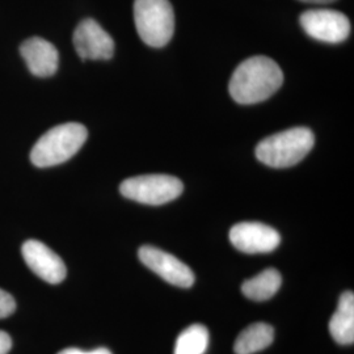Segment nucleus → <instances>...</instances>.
I'll return each instance as SVG.
<instances>
[{
  "label": "nucleus",
  "mask_w": 354,
  "mask_h": 354,
  "mask_svg": "<svg viewBox=\"0 0 354 354\" xmlns=\"http://www.w3.org/2000/svg\"><path fill=\"white\" fill-rule=\"evenodd\" d=\"M283 83V74L272 58L257 55L241 62L230 80L231 97L243 105L266 102Z\"/></svg>",
  "instance_id": "nucleus-1"
},
{
  "label": "nucleus",
  "mask_w": 354,
  "mask_h": 354,
  "mask_svg": "<svg viewBox=\"0 0 354 354\" xmlns=\"http://www.w3.org/2000/svg\"><path fill=\"white\" fill-rule=\"evenodd\" d=\"M88 138L87 127L67 122L48 130L30 151V162L38 168L62 165L79 151Z\"/></svg>",
  "instance_id": "nucleus-2"
},
{
  "label": "nucleus",
  "mask_w": 354,
  "mask_h": 354,
  "mask_svg": "<svg viewBox=\"0 0 354 354\" xmlns=\"http://www.w3.org/2000/svg\"><path fill=\"white\" fill-rule=\"evenodd\" d=\"M315 145L314 133L307 127H292L261 140L256 147L257 159L273 168L298 165Z\"/></svg>",
  "instance_id": "nucleus-3"
},
{
  "label": "nucleus",
  "mask_w": 354,
  "mask_h": 354,
  "mask_svg": "<svg viewBox=\"0 0 354 354\" xmlns=\"http://www.w3.org/2000/svg\"><path fill=\"white\" fill-rule=\"evenodd\" d=\"M134 21L140 39L151 48L165 46L175 32V13L168 0H136Z\"/></svg>",
  "instance_id": "nucleus-4"
},
{
  "label": "nucleus",
  "mask_w": 354,
  "mask_h": 354,
  "mask_svg": "<svg viewBox=\"0 0 354 354\" xmlns=\"http://www.w3.org/2000/svg\"><path fill=\"white\" fill-rule=\"evenodd\" d=\"M181 180L171 175H142L130 177L120 185L124 197L143 205L159 206L176 200L183 193Z\"/></svg>",
  "instance_id": "nucleus-5"
},
{
  "label": "nucleus",
  "mask_w": 354,
  "mask_h": 354,
  "mask_svg": "<svg viewBox=\"0 0 354 354\" xmlns=\"http://www.w3.org/2000/svg\"><path fill=\"white\" fill-rule=\"evenodd\" d=\"M299 23L310 37L322 42L340 44L351 35L349 19L335 10H308L301 15Z\"/></svg>",
  "instance_id": "nucleus-6"
},
{
  "label": "nucleus",
  "mask_w": 354,
  "mask_h": 354,
  "mask_svg": "<svg viewBox=\"0 0 354 354\" xmlns=\"http://www.w3.org/2000/svg\"><path fill=\"white\" fill-rule=\"evenodd\" d=\"M138 256L143 266H147L168 283L183 289L193 286L194 274L192 269L174 254L152 245H143L138 251Z\"/></svg>",
  "instance_id": "nucleus-7"
},
{
  "label": "nucleus",
  "mask_w": 354,
  "mask_h": 354,
  "mask_svg": "<svg viewBox=\"0 0 354 354\" xmlns=\"http://www.w3.org/2000/svg\"><path fill=\"white\" fill-rule=\"evenodd\" d=\"M73 41L77 55L83 61H108L113 57V38L93 19H86L79 23Z\"/></svg>",
  "instance_id": "nucleus-8"
},
{
  "label": "nucleus",
  "mask_w": 354,
  "mask_h": 354,
  "mask_svg": "<svg viewBox=\"0 0 354 354\" xmlns=\"http://www.w3.org/2000/svg\"><path fill=\"white\" fill-rule=\"evenodd\" d=\"M230 241L241 252L268 253L279 247L281 235L264 223L241 222L230 230Z\"/></svg>",
  "instance_id": "nucleus-9"
},
{
  "label": "nucleus",
  "mask_w": 354,
  "mask_h": 354,
  "mask_svg": "<svg viewBox=\"0 0 354 354\" xmlns=\"http://www.w3.org/2000/svg\"><path fill=\"white\" fill-rule=\"evenodd\" d=\"M21 253L26 266L39 279L53 285L61 283L66 279L67 269L64 260L46 244L33 239L26 241L23 244Z\"/></svg>",
  "instance_id": "nucleus-10"
},
{
  "label": "nucleus",
  "mask_w": 354,
  "mask_h": 354,
  "mask_svg": "<svg viewBox=\"0 0 354 354\" xmlns=\"http://www.w3.org/2000/svg\"><path fill=\"white\" fill-rule=\"evenodd\" d=\"M20 54L26 61L28 70L38 77L53 76L59 64V54L49 41L41 37L26 39L20 46Z\"/></svg>",
  "instance_id": "nucleus-11"
},
{
  "label": "nucleus",
  "mask_w": 354,
  "mask_h": 354,
  "mask_svg": "<svg viewBox=\"0 0 354 354\" xmlns=\"http://www.w3.org/2000/svg\"><path fill=\"white\" fill-rule=\"evenodd\" d=\"M329 332L333 340L342 345H351L354 342V294L353 291L342 292L337 310L329 320Z\"/></svg>",
  "instance_id": "nucleus-12"
},
{
  "label": "nucleus",
  "mask_w": 354,
  "mask_h": 354,
  "mask_svg": "<svg viewBox=\"0 0 354 354\" xmlns=\"http://www.w3.org/2000/svg\"><path fill=\"white\" fill-rule=\"evenodd\" d=\"M274 340V328L268 323H253L238 336L234 351L236 354H254L264 351Z\"/></svg>",
  "instance_id": "nucleus-13"
},
{
  "label": "nucleus",
  "mask_w": 354,
  "mask_h": 354,
  "mask_svg": "<svg viewBox=\"0 0 354 354\" xmlns=\"http://www.w3.org/2000/svg\"><path fill=\"white\" fill-rule=\"evenodd\" d=\"M282 285V276L277 269L269 268L241 285V292L251 301L264 302L277 294Z\"/></svg>",
  "instance_id": "nucleus-14"
},
{
  "label": "nucleus",
  "mask_w": 354,
  "mask_h": 354,
  "mask_svg": "<svg viewBox=\"0 0 354 354\" xmlns=\"http://www.w3.org/2000/svg\"><path fill=\"white\" fill-rule=\"evenodd\" d=\"M209 340L210 335L205 326L192 324L178 335L174 354H205Z\"/></svg>",
  "instance_id": "nucleus-15"
},
{
  "label": "nucleus",
  "mask_w": 354,
  "mask_h": 354,
  "mask_svg": "<svg viewBox=\"0 0 354 354\" xmlns=\"http://www.w3.org/2000/svg\"><path fill=\"white\" fill-rule=\"evenodd\" d=\"M15 310H16L15 298L10 292L0 289V319L12 315Z\"/></svg>",
  "instance_id": "nucleus-16"
},
{
  "label": "nucleus",
  "mask_w": 354,
  "mask_h": 354,
  "mask_svg": "<svg viewBox=\"0 0 354 354\" xmlns=\"http://www.w3.org/2000/svg\"><path fill=\"white\" fill-rule=\"evenodd\" d=\"M58 354H113L109 349L106 348H97L93 351H83V349H77V348H67L61 351Z\"/></svg>",
  "instance_id": "nucleus-17"
},
{
  "label": "nucleus",
  "mask_w": 354,
  "mask_h": 354,
  "mask_svg": "<svg viewBox=\"0 0 354 354\" xmlns=\"http://www.w3.org/2000/svg\"><path fill=\"white\" fill-rule=\"evenodd\" d=\"M12 348V340L10 335L4 330H0V354H8Z\"/></svg>",
  "instance_id": "nucleus-18"
},
{
  "label": "nucleus",
  "mask_w": 354,
  "mask_h": 354,
  "mask_svg": "<svg viewBox=\"0 0 354 354\" xmlns=\"http://www.w3.org/2000/svg\"><path fill=\"white\" fill-rule=\"evenodd\" d=\"M304 3H308V4H328V3H333L336 0H301Z\"/></svg>",
  "instance_id": "nucleus-19"
}]
</instances>
